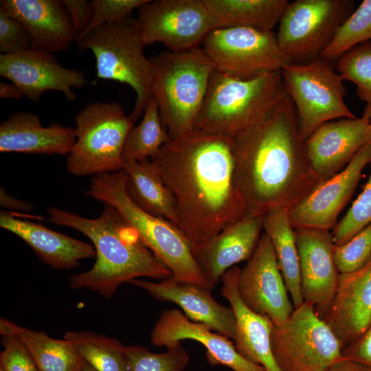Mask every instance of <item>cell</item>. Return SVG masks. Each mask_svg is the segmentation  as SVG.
<instances>
[{
  "instance_id": "6da1fadb",
  "label": "cell",
  "mask_w": 371,
  "mask_h": 371,
  "mask_svg": "<svg viewBox=\"0 0 371 371\" xmlns=\"http://www.w3.org/2000/svg\"><path fill=\"white\" fill-rule=\"evenodd\" d=\"M232 140L194 129L150 158L171 193L177 227L192 245L247 214L234 183Z\"/></svg>"
},
{
  "instance_id": "7a4b0ae2",
  "label": "cell",
  "mask_w": 371,
  "mask_h": 371,
  "mask_svg": "<svg viewBox=\"0 0 371 371\" xmlns=\"http://www.w3.org/2000/svg\"><path fill=\"white\" fill-rule=\"evenodd\" d=\"M234 180L247 213L289 209L321 182L308 160L295 106L285 94L233 138Z\"/></svg>"
},
{
  "instance_id": "3957f363",
  "label": "cell",
  "mask_w": 371,
  "mask_h": 371,
  "mask_svg": "<svg viewBox=\"0 0 371 371\" xmlns=\"http://www.w3.org/2000/svg\"><path fill=\"white\" fill-rule=\"evenodd\" d=\"M94 218L52 206L49 221L76 229L92 243L95 262L88 271L71 276L69 286L87 289L111 298L120 286L139 278L164 280L172 276L168 267L144 243L138 232L112 205L103 203Z\"/></svg>"
},
{
  "instance_id": "277c9868",
  "label": "cell",
  "mask_w": 371,
  "mask_h": 371,
  "mask_svg": "<svg viewBox=\"0 0 371 371\" xmlns=\"http://www.w3.org/2000/svg\"><path fill=\"white\" fill-rule=\"evenodd\" d=\"M151 91L170 139L196 129L214 65L201 47L150 58Z\"/></svg>"
},
{
  "instance_id": "5b68a950",
  "label": "cell",
  "mask_w": 371,
  "mask_h": 371,
  "mask_svg": "<svg viewBox=\"0 0 371 371\" xmlns=\"http://www.w3.org/2000/svg\"><path fill=\"white\" fill-rule=\"evenodd\" d=\"M285 94L281 71L243 80L214 70L195 128L234 138L262 119Z\"/></svg>"
},
{
  "instance_id": "8992f818",
  "label": "cell",
  "mask_w": 371,
  "mask_h": 371,
  "mask_svg": "<svg viewBox=\"0 0 371 371\" xmlns=\"http://www.w3.org/2000/svg\"><path fill=\"white\" fill-rule=\"evenodd\" d=\"M126 179L123 169L95 175L86 194L115 208L138 232L147 247L168 267L174 278L212 289L194 262L188 239L171 222L151 215L133 203L126 192Z\"/></svg>"
},
{
  "instance_id": "52a82bcc",
  "label": "cell",
  "mask_w": 371,
  "mask_h": 371,
  "mask_svg": "<svg viewBox=\"0 0 371 371\" xmlns=\"http://www.w3.org/2000/svg\"><path fill=\"white\" fill-rule=\"evenodd\" d=\"M81 50L90 49L95 59L97 80L120 82L136 95L129 115L135 123L152 96V66L144 52L146 45L136 18L106 23L76 41Z\"/></svg>"
},
{
  "instance_id": "ba28073f",
  "label": "cell",
  "mask_w": 371,
  "mask_h": 371,
  "mask_svg": "<svg viewBox=\"0 0 371 371\" xmlns=\"http://www.w3.org/2000/svg\"><path fill=\"white\" fill-rule=\"evenodd\" d=\"M76 142L66 168L77 177L123 169L122 149L134 123L117 102H94L74 117Z\"/></svg>"
},
{
  "instance_id": "9c48e42d",
  "label": "cell",
  "mask_w": 371,
  "mask_h": 371,
  "mask_svg": "<svg viewBox=\"0 0 371 371\" xmlns=\"http://www.w3.org/2000/svg\"><path fill=\"white\" fill-rule=\"evenodd\" d=\"M281 75L285 93L295 106L304 141L324 123L357 118L345 103L344 79L332 61L319 57L302 63H290Z\"/></svg>"
},
{
  "instance_id": "30bf717a",
  "label": "cell",
  "mask_w": 371,
  "mask_h": 371,
  "mask_svg": "<svg viewBox=\"0 0 371 371\" xmlns=\"http://www.w3.org/2000/svg\"><path fill=\"white\" fill-rule=\"evenodd\" d=\"M271 346L282 371H326L343 358L337 336L305 302L285 322L273 325Z\"/></svg>"
},
{
  "instance_id": "8fae6325",
  "label": "cell",
  "mask_w": 371,
  "mask_h": 371,
  "mask_svg": "<svg viewBox=\"0 0 371 371\" xmlns=\"http://www.w3.org/2000/svg\"><path fill=\"white\" fill-rule=\"evenodd\" d=\"M351 0H296L279 22L276 38L291 63L320 57L337 29L355 10Z\"/></svg>"
},
{
  "instance_id": "7c38bea8",
  "label": "cell",
  "mask_w": 371,
  "mask_h": 371,
  "mask_svg": "<svg viewBox=\"0 0 371 371\" xmlns=\"http://www.w3.org/2000/svg\"><path fill=\"white\" fill-rule=\"evenodd\" d=\"M201 47L216 71L239 79L281 71L291 63L280 49L273 31L246 27L215 29Z\"/></svg>"
},
{
  "instance_id": "4fadbf2b",
  "label": "cell",
  "mask_w": 371,
  "mask_h": 371,
  "mask_svg": "<svg viewBox=\"0 0 371 371\" xmlns=\"http://www.w3.org/2000/svg\"><path fill=\"white\" fill-rule=\"evenodd\" d=\"M136 19L146 45L160 43L175 52L201 47L215 30L203 0H148Z\"/></svg>"
},
{
  "instance_id": "5bb4252c",
  "label": "cell",
  "mask_w": 371,
  "mask_h": 371,
  "mask_svg": "<svg viewBox=\"0 0 371 371\" xmlns=\"http://www.w3.org/2000/svg\"><path fill=\"white\" fill-rule=\"evenodd\" d=\"M237 290L249 310L268 317L275 326L285 322L294 311L273 245L264 232L251 256L240 269Z\"/></svg>"
},
{
  "instance_id": "9a60e30c",
  "label": "cell",
  "mask_w": 371,
  "mask_h": 371,
  "mask_svg": "<svg viewBox=\"0 0 371 371\" xmlns=\"http://www.w3.org/2000/svg\"><path fill=\"white\" fill-rule=\"evenodd\" d=\"M371 163V143L362 147L341 172L321 182L289 209L293 228L333 229L337 217L350 199L366 165Z\"/></svg>"
},
{
  "instance_id": "2e32d148",
  "label": "cell",
  "mask_w": 371,
  "mask_h": 371,
  "mask_svg": "<svg viewBox=\"0 0 371 371\" xmlns=\"http://www.w3.org/2000/svg\"><path fill=\"white\" fill-rule=\"evenodd\" d=\"M0 75L34 102L50 91L61 92L68 101H74L76 95L73 89L88 84L83 71L65 67L52 54L34 49L13 55L0 54Z\"/></svg>"
},
{
  "instance_id": "e0dca14e",
  "label": "cell",
  "mask_w": 371,
  "mask_h": 371,
  "mask_svg": "<svg viewBox=\"0 0 371 371\" xmlns=\"http://www.w3.org/2000/svg\"><path fill=\"white\" fill-rule=\"evenodd\" d=\"M300 258L301 294L322 319L336 293L340 273L334 256L335 244L329 230L294 228Z\"/></svg>"
},
{
  "instance_id": "ac0fdd59",
  "label": "cell",
  "mask_w": 371,
  "mask_h": 371,
  "mask_svg": "<svg viewBox=\"0 0 371 371\" xmlns=\"http://www.w3.org/2000/svg\"><path fill=\"white\" fill-rule=\"evenodd\" d=\"M371 143V122L362 116L324 123L304 141L309 164L321 181L341 172L357 152Z\"/></svg>"
},
{
  "instance_id": "d6986e66",
  "label": "cell",
  "mask_w": 371,
  "mask_h": 371,
  "mask_svg": "<svg viewBox=\"0 0 371 371\" xmlns=\"http://www.w3.org/2000/svg\"><path fill=\"white\" fill-rule=\"evenodd\" d=\"M263 216L247 213L215 236L192 245L194 262L213 289L228 269L251 256L262 233Z\"/></svg>"
},
{
  "instance_id": "ffe728a7",
  "label": "cell",
  "mask_w": 371,
  "mask_h": 371,
  "mask_svg": "<svg viewBox=\"0 0 371 371\" xmlns=\"http://www.w3.org/2000/svg\"><path fill=\"white\" fill-rule=\"evenodd\" d=\"M186 339L201 344L206 349V359L212 366H225L232 371H265L243 357L229 338L204 324L190 320L177 308L162 311L150 333L151 343L169 348Z\"/></svg>"
},
{
  "instance_id": "44dd1931",
  "label": "cell",
  "mask_w": 371,
  "mask_h": 371,
  "mask_svg": "<svg viewBox=\"0 0 371 371\" xmlns=\"http://www.w3.org/2000/svg\"><path fill=\"white\" fill-rule=\"evenodd\" d=\"M129 283L145 290L155 300L175 303L190 320L204 324L213 331L234 339L236 321L234 311L231 306L218 302L211 289L172 276L159 282L138 278Z\"/></svg>"
},
{
  "instance_id": "7402d4cb",
  "label": "cell",
  "mask_w": 371,
  "mask_h": 371,
  "mask_svg": "<svg viewBox=\"0 0 371 371\" xmlns=\"http://www.w3.org/2000/svg\"><path fill=\"white\" fill-rule=\"evenodd\" d=\"M342 346L354 343L371 323V255L356 270L340 273L333 300L323 317Z\"/></svg>"
},
{
  "instance_id": "603a6c76",
  "label": "cell",
  "mask_w": 371,
  "mask_h": 371,
  "mask_svg": "<svg viewBox=\"0 0 371 371\" xmlns=\"http://www.w3.org/2000/svg\"><path fill=\"white\" fill-rule=\"evenodd\" d=\"M0 10L27 30L32 49L50 54L67 49L78 35L69 14L59 0H1Z\"/></svg>"
},
{
  "instance_id": "cb8c5ba5",
  "label": "cell",
  "mask_w": 371,
  "mask_h": 371,
  "mask_svg": "<svg viewBox=\"0 0 371 371\" xmlns=\"http://www.w3.org/2000/svg\"><path fill=\"white\" fill-rule=\"evenodd\" d=\"M240 269L238 266L230 268L221 280V294L229 302L236 317V349L243 357L262 366L265 371H282L271 350L273 323L268 317L249 310L239 297L237 280Z\"/></svg>"
},
{
  "instance_id": "d4e9b609",
  "label": "cell",
  "mask_w": 371,
  "mask_h": 371,
  "mask_svg": "<svg viewBox=\"0 0 371 371\" xmlns=\"http://www.w3.org/2000/svg\"><path fill=\"white\" fill-rule=\"evenodd\" d=\"M76 140L74 128L57 122L43 126L31 112H16L0 124L1 153L68 155Z\"/></svg>"
},
{
  "instance_id": "484cf974",
  "label": "cell",
  "mask_w": 371,
  "mask_h": 371,
  "mask_svg": "<svg viewBox=\"0 0 371 371\" xmlns=\"http://www.w3.org/2000/svg\"><path fill=\"white\" fill-rule=\"evenodd\" d=\"M0 226L22 239L43 262L55 269L70 270L78 267L81 260L95 258L92 244L18 218L10 212L1 211Z\"/></svg>"
},
{
  "instance_id": "4316f807",
  "label": "cell",
  "mask_w": 371,
  "mask_h": 371,
  "mask_svg": "<svg viewBox=\"0 0 371 371\" xmlns=\"http://www.w3.org/2000/svg\"><path fill=\"white\" fill-rule=\"evenodd\" d=\"M215 29L246 27L273 31L289 1L287 0H203Z\"/></svg>"
},
{
  "instance_id": "83f0119b",
  "label": "cell",
  "mask_w": 371,
  "mask_h": 371,
  "mask_svg": "<svg viewBox=\"0 0 371 371\" xmlns=\"http://www.w3.org/2000/svg\"><path fill=\"white\" fill-rule=\"evenodd\" d=\"M127 175L125 190L137 207L177 227L173 199L150 159L124 163Z\"/></svg>"
},
{
  "instance_id": "f1b7e54d",
  "label": "cell",
  "mask_w": 371,
  "mask_h": 371,
  "mask_svg": "<svg viewBox=\"0 0 371 371\" xmlns=\"http://www.w3.org/2000/svg\"><path fill=\"white\" fill-rule=\"evenodd\" d=\"M1 335L16 336L30 353L39 371H82L84 360L69 340L50 337L43 331L0 319Z\"/></svg>"
},
{
  "instance_id": "f546056e",
  "label": "cell",
  "mask_w": 371,
  "mask_h": 371,
  "mask_svg": "<svg viewBox=\"0 0 371 371\" xmlns=\"http://www.w3.org/2000/svg\"><path fill=\"white\" fill-rule=\"evenodd\" d=\"M288 212L289 209L281 208L266 214L263 216V232L270 238L291 302L294 308H296L304 303V300L301 294L296 236Z\"/></svg>"
},
{
  "instance_id": "4dcf8cb0",
  "label": "cell",
  "mask_w": 371,
  "mask_h": 371,
  "mask_svg": "<svg viewBox=\"0 0 371 371\" xmlns=\"http://www.w3.org/2000/svg\"><path fill=\"white\" fill-rule=\"evenodd\" d=\"M170 139L163 124L157 101L151 96L136 126L129 130L123 146L124 163L150 159Z\"/></svg>"
},
{
  "instance_id": "1f68e13d",
  "label": "cell",
  "mask_w": 371,
  "mask_h": 371,
  "mask_svg": "<svg viewBox=\"0 0 371 371\" xmlns=\"http://www.w3.org/2000/svg\"><path fill=\"white\" fill-rule=\"evenodd\" d=\"M63 338L96 371H128L126 346L119 340L88 330L67 331Z\"/></svg>"
},
{
  "instance_id": "d6a6232c",
  "label": "cell",
  "mask_w": 371,
  "mask_h": 371,
  "mask_svg": "<svg viewBox=\"0 0 371 371\" xmlns=\"http://www.w3.org/2000/svg\"><path fill=\"white\" fill-rule=\"evenodd\" d=\"M371 41V0H364L337 29L320 57L333 61L353 47Z\"/></svg>"
},
{
  "instance_id": "836d02e7",
  "label": "cell",
  "mask_w": 371,
  "mask_h": 371,
  "mask_svg": "<svg viewBox=\"0 0 371 371\" xmlns=\"http://www.w3.org/2000/svg\"><path fill=\"white\" fill-rule=\"evenodd\" d=\"M128 371H183L190 356L181 343L167 348L163 353H155L140 345L126 346Z\"/></svg>"
},
{
  "instance_id": "e575fe53",
  "label": "cell",
  "mask_w": 371,
  "mask_h": 371,
  "mask_svg": "<svg viewBox=\"0 0 371 371\" xmlns=\"http://www.w3.org/2000/svg\"><path fill=\"white\" fill-rule=\"evenodd\" d=\"M337 72L357 87L359 98L371 106V41L348 50L337 60Z\"/></svg>"
},
{
  "instance_id": "d590c367",
  "label": "cell",
  "mask_w": 371,
  "mask_h": 371,
  "mask_svg": "<svg viewBox=\"0 0 371 371\" xmlns=\"http://www.w3.org/2000/svg\"><path fill=\"white\" fill-rule=\"evenodd\" d=\"M371 164V163H370ZM371 223V175L363 191L332 231L335 246L348 241Z\"/></svg>"
},
{
  "instance_id": "8d00e7d4",
  "label": "cell",
  "mask_w": 371,
  "mask_h": 371,
  "mask_svg": "<svg viewBox=\"0 0 371 371\" xmlns=\"http://www.w3.org/2000/svg\"><path fill=\"white\" fill-rule=\"evenodd\" d=\"M371 255V223L346 243L335 247L334 256L340 273L353 271Z\"/></svg>"
},
{
  "instance_id": "74e56055",
  "label": "cell",
  "mask_w": 371,
  "mask_h": 371,
  "mask_svg": "<svg viewBox=\"0 0 371 371\" xmlns=\"http://www.w3.org/2000/svg\"><path fill=\"white\" fill-rule=\"evenodd\" d=\"M148 1L93 0L91 21L85 30L78 37L77 41L102 25L119 22L128 18L133 10H137Z\"/></svg>"
},
{
  "instance_id": "f35d334b",
  "label": "cell",
  "mask_w": 371,
  "mask_h": 371,
  "mask_svg": "<svg viewBox=\"0 0 371 371\" xmlns=\"http://www.w3.org/2000/svg\"><path fill=\"white\" fill-rule=\"evenodd\" d=\"M1 335L0 371H39L23 343L15 335Z\"/></svg>"
},
{
  "instance_id": "ab89813d",
  "label": "cell",
  "mask_w": 371,
  "mask_h": 371,
  "mask_svg": "<svg viewBox=\"0 0 371 371\" xmlns=\"http://www.w3.org/2000/svg\"><path fill=\"white\" fill-rule=\"evenodd\" d=\"M30 49L31 38L26 27L0 10V54L13 55Z\"/></svg>"
},
{
  "instance_id": "60d3db41",
  "label": "cell",
  "mask_w": 371,
  "mask_h": 371,
  "mask_svg": "<svg viewBox=\"0 0 371 371\" xmlns=\"http://www.w3.org/2000/svg\"><path fill=\"white\" fill-rule=\"evenodd\" d=\"M78 37L88 26L93 13V2L87 0H62Z\"/></svg>"
},
{
  "instance_id": "b9f144b4",
  "label": "cell",
  "mask_w": 371,
  "mask_h": 371,
  "mask_svg": "<svg viewBox=\"0 0 371 371\" xmlns=\"http://www.w3.org/2000/svg\"><path fill=\"white\" fill-rule=\"evenodd\" d=\"M342 356L371 370V323L354 343L342 350Z\"/></svg>"
},
{
  "instance_id": "7bdbcfd3",
  "label": "cell",
  "mask_w": 371,
  "mask_h": 371,
  "mask_svg": "<svg viewBox=\"0 0 371 371\" xmlns=\"http://www.w3.org/2000/svg\"><path fill=\"white\" fill-rule=\"evenodd\" d=\"M0 205L3 208L20 212H29L34 209L31 203L9 194L2 187L0 188Z\"/></svg>"
},
{
  "instance_id": "ee69618b",
  "label": "cell",
  "mask_w": 371,
  "mask_h": 371,
  "mask_svg": "<svg viewBox=\"0 0 371 371\" xmlns=\"http://www.w3.org/2000/svg\"><path fill=\"white\" fill-rule=\"evenodd\" d=\"M326 371H371L366 366L344 357L330 366Z\"/></svg>"
},
{
  "instance_id": "f6af8a7d",
  "label": "cell",
  "mask_w": 371,
  "mask_h": 371,
  "mask_svg": "<svg viewBox=\"0 0 371 371\" xmlns=\"http://www.w3.org/2000/svg\"><path fill=\"white\" fill-rule=\"evenodd\" d=\"M24 95L21 89L14 83L0 82V98L2 99H21Z\"/></svg>"
},
{
  "instance_id": "bcb514c9",
  "label": "cell",
  "mask_w": 371,
  "mask_h": 371,
  "mask_svg": "<svg viewBox=\"0 0 371 371\" xmlns=\"http://www.w3.org/2000/svg\"><path fill=\"white\" fill-rule=\"evenodd\" d=\"M362 116L367 117L371 122V106L366 105Z\"/></svg>"
},
{
  "instance_id": "7dc6e473",
  "label": "cell",
  "mask_w": 371,
  "mask_h": 371,
  "mask_svg": "<svg viewBox=\"0 0 371 371\" xmlns=\"http://www.w3.org/2000/svg\"><path fill=\"white\" fill-rule=\"evenodd\" d=\"M82 371H96L92 366L84 361Z\"/></svg>"
}]
</instances>
